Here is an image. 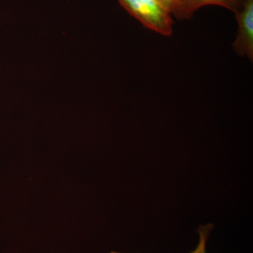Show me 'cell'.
I'll list each match as a JSON object with an SVG mask.
<instances>
[{"label": "cell", "mask_w": 253, "mask_h": 253, "mask_svg": "<svg viewBox=\"0 0 253 253\" xmlns=\"http://www.w3.org/2000/svg\"><path fill=\"white\" fill-rule=\"evenodd\" d=\"M239 26L237 37L233 44L239 56L253 60V0H245L242 9L235 14Z\"/></svg>", "instance_id": "obj_2"}, {"label": "cell", "mask_w": 253, "mask_h": 253, "mask_svg": "<svg viewBox=\"0 0 253 253\" xmlns=\"http://www.w3.org/2000/svg\"><path fill=\"white\" fill-rule=\"evenodd\" d=\"M121 6L144 26L158 34L170 36L172 15L158 0H118Z\"/></svg>", "instance_id": "obj_1"}, {"label": "cell", "mask_w": 253, "mask_h": 253, "mask_svg": "<svg viewBox=\"0 0 253 253\" xmlns=\"http://www.w3.org/2000/svg\"><path fill=\"white\" fill-rule=\"evenodd\" d=\"M212 224H207L206 226H200L199 230V242L197 247L191 253H206V244L208 236L211 234L212 229Z\"/></svg>", "instance_id": "obj_4"}, {"label": "cell", "mask_w": 253, "mask_h": 253, "mask_svg": "<svg viewBox=\"0 0 253 253\" xmlns=\"http://www.w3.org/2000/svg\"><path fill=\"white\" fill-rule=\"evenodd\" d=\"M244 1L245 0H180L174 16L179 20L190 19L198 9L208 5L223 6L236 14L242 9Z\"/></svg>", "instance_id": "obj_3"}, {"label": "cell", "mask_w": 253, "mask_h": 253, "mask_svg": "<svg viewBox=\"0 0 253 253\" xmlns=\"http://www.w3.org/2000/svg\"><path fill=\"white\" fill-rule=\"evenodd\" d=\"M166 9L174 16L179 7L180 0H158Z\"/></svg>", "instance_id": "obj_5"}, {"label": "cell", "mask_w": 253, "mask_h": 253, "mask_svg": "<svg viewBox=\"0 0 253 253\" xmlns=\"http://www.w3.org/2000/svg\"><path fill=\"white\" fill-rule=\"evenodd\" d=\"M111 253H118V252H111Z\"/></svg>", "instance_id": "obj_6"}]
</instances>
